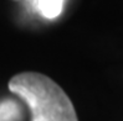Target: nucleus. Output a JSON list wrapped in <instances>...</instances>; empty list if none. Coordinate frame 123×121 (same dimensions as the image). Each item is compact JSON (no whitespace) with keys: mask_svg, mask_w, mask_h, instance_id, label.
Returning <instances> with one entry per match:
<instances>
[{"mask_svg":"<svg viewBox=\"0 0 123 121\" xmlns=\"http://www.w3.org/2000/svg\"><path fill=\"white\" fill-rule=\"evenodd\" d=\"M8 87L31 111V121H78L74 104L51 78L37 72L14 75Z\"/></svg>","mask_w":123,"mask_h":121,"instance_id":"nucleus-1","label":"nucleus"},{"mask_svg":"<svg viewBox=\"0 0 123 121\" xmlns=\"http://www.w3.org/2000/svg\"><path fill=\"white\" fill-rule=\"evenodd\" d=\"M63 0H37V6L44 16L54 19L60 15Z\"/></svg>","mask_w":123,"mask_h":121,"instance_id":"nucleus-2","label":"nucleus"},{"mask_svg":"<svg viewBox=\"0 0 123 121\" xmlns=\"http://www.w3.org/2000/svg\"><path fill=\"white\" fill-rule=\"evenodd\" d=\"M19 115V108L15 103L5 101L0 105V120L1 121H12Z\"/></svg>","mask_w":123,"mask_h":121,"instance_id":"nucleus-3","label":"nucleus"}]
</instances>
